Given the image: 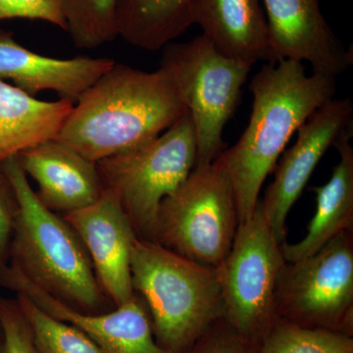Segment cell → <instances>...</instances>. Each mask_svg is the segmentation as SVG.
I'll return each instance as SVG.
<instances>
[{
	"label": "cell",
	"mask_w": 353,
	"mask_h": 353,
	"mask_svg": "<svg viewBox=\"0 0 353 353\" xmlns=\"http://www.w3.org/2000/svg\"><path fill=\"white\" fill-rule=\"evenodd\" d=\"M16 297L31 326L39 353H102L81 330L48 314L28 297Z\"/></svg>",
	"instance_id": "cell-22"
},
{
	"label": "cell",
	"mask_w": 353,
	"mask_h": 353,
	"mask_svg": "<svg viewBox=\"0 0 353 353\" xmlns=\"http://www.w3.org/2000/svg\"><path fill=\"white\" fill-rule=\"evenodd\" d=\"M114 64L109 58L44 57L17 43L11 32L0 31V80L11 81L32 97L51 90L75 104Z\"/></svg>",
	"instance_id": "cell-15"
},
{
	"label": "cell",
	"mask_w": 353,
	"mask_h": 353,
	"mask_svg": "<svg viewBox=\"0 0 353 353\" xmlns=\"http://www.w3.org/2000/svg\"><path fill=\"white\" fill-rule=\"evenodd\" d=\"M259 353H353V339L278 318L259 341Z\"/></svg>",
	"instance_id": "cell-21"
},
{
	"label": "cell",
	"mask_w": 353,
	"mask_h": 353,
	"mask_svg": "<svg viewBox=\"0 0 353 353\" xmlns=\"http://www.w3.org/2000/svg\"><path fill=\"white\" fill-rule=\"evenodd\" d=\"M192 1L120 0L118 37L141 50H163L194 25Z\"/></svg>",
	"instance_id": "cell-19"
},
{
	"label": "cell",
	"mask_w": 353,
	"mask_h": 353,
	"mask_svg": "<svg viewBox=\"0 0 353 353\" xmlns=\"http://www.w3.org/2000/svg\"><path fill=\"white\" fill-rule=\"evenodd\" d=\"M185 111L166 70L115 62L74 104L57 139L97 163L150 143Z\"/></svg>",
	"instance_id": "cell-2"
},
{
	"label": "cell",
	"mask_w": 353,
	"mask_h": 353,
	"mask_svg": "<svg viewBox=\"0 0 353 353\" xmlns=\"http://www.w3.org/2000/svg\"><path fill=\"white\" fill-rule=\"evenodd\" d=\"M131 273L134 292L145 303L158 345L187 353L201 334L224 317L216 269L172 252L155 241L137 239Z\"/></svg>",
	"instance_id": "cell-4"
},
{
	"label": "cell",
	"mask_w": 353,
	"mask_h": 353,
	"mask_svg": "<svg viewBox=\"0 0 353 353\" xmlns=\"http://www.w3.org/2000/svg\"><path fill=\"white\" fill-rule=\"evenodd\" d=\"M71 101H44L0 80V165L57 138L73 109Z\"/></svg>",
	"instance_id": "cell-18"
},
{
	"label": "cell",
	"mask_w": 353,
	"mask_h": 353,
	"mask_svg": "<svg viewBox=\"0 0 353 353\" xmlns=\"http://www.w3.org/2000/svg\"><path fill=\"white\" fill-rule=\"evenodd\" d=\"M352 132L336 143L340 161L333 168L329 182L313 187L317 208L307 234L296 243L282 245L287 262H296L319 252L327 243L345 232L353 231Z\"/></svg>",
	"instance_id": "cell-17"
},
{
	"label": "cell",
	"mask_w": 353,
	"mask_h": 353,
	"mask_svg": "<svg viewBox=\"0 0 353 353\" xmlns=\"http://www.w3.org/2000/svg\"><path fill=\"white\" fill-rule=\"evenodd\" d=\"M0 285L81 330L102 353H170L155 340L148 308L137 294L106 312L85 313L60 303L8 265L0 272Z\"/></svg>",
	"instance_id": "cell-11"
},
{
	"label": "cell",
	"mask_w": 353,
	"mask_h": 353,
	"mask_svg": "<svg viewBox=\"0 0 353 353\" xmlns=\"http://www.w3.org/2000/svg\"><path fill=\"white\" fill-rule=\"evenodd\" d=\"M187 353H259V343L241 336L222 317L201 334Z\"/></svg>",
	"instance_id": "cell-24"
},
{
	"label": "cell",
	"mask_w": 353,
	"mask_h": 353,
	"mask_svg": "<svg viewBox=\"0 0 353 353\" xmlns=\"http://www.w3.org/2000/svg\"><path fill=\"white\" fill-rule=\"evenodd\" d=\"M63 217L82 241L97 281L113 305L131 301L136 296L131 255L138 236L115 194L104 189L94 203Z\"/></svg>",
	"instance_id": "cell-13"
},
{
	"label": "cell",
	"mask_w": 353,
	"mask_h": 353,
	"mask_svg": "<svg viewBox=\"0 0 353 353\" xmlns=\"http://www.w3.org/2000/svg\"><path fill=\"white\" fill-rule=\"evenodd\" d=\"M0 329L6 353H39L31 326L17 297L0 296Z\"/></svg>",
	"instance_id": "cell-23"
},
{
	"label": "cell",
	"mask_w": 353,
	"mask_h": 353,
	"mask_svg": "<svg viewBox=\"0 0 353 353\" xmlns=\"http://www.w3.org/2000/svg\"><path fill=\"white\" fill-rule=\"evenodd\" d=\"M0 168L18 204L8 266L81 312L102 313L115 307L99 285L78 234L63 216L41 203L17 157Z\"/></svg>",
	"instance_id": "cell-3"
},
{
	"label": "cell",
	"mask_w": 353,
	"mask_h": 353,
	"mask_svg": "<svg viewBox=\"0 0 353 353\" xmlns=\"http://www.w3.org/2000/svg\"><path fill=\"white\" fill-rule=\"evenodd\" d=\"M0 353H6V347H4L3 336H2L1 329H0Z\"/></svg>",
	"instance_id": "cell-27"
},
{
	"label": "cell",
	"mask_w": 353,
	"mask_h": 353,
	"mask_svg": "<svg viewBox=\"0 0 353 353\" xmlns=\"http://www.w3.org/2000/svg\"><path fill=\"white\" fill-rule=\"evenodd\" d=\"M239 225L236 194L225 172L214 161L196 165L162 201L155 243L216 268L231 250Z\"/></svg>",
	"instance_id": "cell-7"
},
{
	"label": "cell",
	"mask_w": 353,
	"mask_h": 353,
	"mask_svg": "<svg viewBox=\"0 0 353 353\" xmlns=\"http://www.w3.org/2000/svg\"><path fill=\"white\" fill-rule=\"evenodd\" d=\"M352 232L339 234L311 256L285 263L276 290L279 318L352 336Z\"/></svg>",
	"instance_id": "cell-9"
},
{
	"label": "cell",
	"mask_w": 353,
	"mask_h": 353,
	"mask_svg": "<svg viewBox=\"0 0 353 353\" xmlns=\"http://www.w3.org/2000/svg\"><path fill=\"white\" fill-rule=\"evenodd\" d=\"M265 219L259 201L239 225L231 250L217 267L224 319L248 340L259 343L278 319L276 290L287 261Z\"/></svg>",
	"instance_id": "cell-8"
},
{
	"label": "cell",
	"mask_w": 353,
	"mask_h": 353,
	"mask_svg": "<svg viewBox=\"0 0 353 353\" xmlns=\"http://www.w3.org/2000/svg\"><path fill=\"white\" fill-rule=\"evenodd\" d=\"M350 99H332L318 108L297 130L296 143L276 165L275 178L259 201L265 219L276 239L284 243L287 218L316 166L331 146L352 132Z\"/></svg>",
	"instance_id": "cell-10"
},
{
	"label": "cell",
	"mask_w": 353,
	"mask_h": 353,
	"mask_svg": "<svg viewBox=\"0 0 353 353\" xmlns=\"http://www.w3.org/2000/svg\"><path fill=\"white\" fill-rule=\"evenodd\" d=\"M268 27L271 64L308 62L312 73L336 78L352 65V48H343L323 16L319 0H262Z\"/></svg>",
	"instance_id": "cell-12"
},
{
	"label": "cell",
	"mask_w": 353,
	"mask_h": 353,
	"mask_svg": "<svg viewBox=\"0 0 353 353\" xmlns=\"http://www.w3.org/2000/svg\"><path fill=\"white\" fill-rule=\"evenodd\" d=\"M17 210L12 187L0 168V272L9 263Z\"/></svg>",
	"instance_id": "cell-26"
},
{
	"label": "cell",
	"mask_w": 353,
	"mask_h": 353,
	"mask_svg": "<svg viewBox=\"0 0 353 353\" xmlns=\"http://www.w3.org/2000/svg\"><path fill=\"white\" fill-rule=\"evenodd\" d=\"M120 0H60L67 32L77 48L94 50L118 37Z\"/></svg>",
	"instance_id": "cell-20"
},
{
	"label": "cell",
	"mask_w": 353,
	"mask_h": 353,
	"mask_svg": "<svg viewBox=\"0 0 353 353\" xmlns=\"http://www.w3.org/2000/svg\"><path fill=\"white\" fill-rule=\"evenodd\" d=\"M196 154V131L185 111L150 143L97 162L104 189L117 197L139 240L155 241L162 201L187 180Z\"/></svg>",
	"instance_id": "cell-5"
},
{
	"label": "cell",
	"mask_w": 353,
	"mask_h": 353,
	"mask_svg": "<svg viewBox=\"0 0 353 353\" xmlns=\"http://www.w3.org/2000/svg\"><path fill=\"white\" fill-rule=\"evenodd\" d=\"M39 20L67 32L60 0H0V21Z\"/></svg>",
	"instance_id": "cell-25"
},
{
	"label": "cell",
	"mask_w": 353,
	"mask_h": 353,
	"mask_svg": "<svg viewBox=\"0 0 353 353\" xmlns=\"http://www.w3.org/2000/svg\"><path fill=\"white\" fill-rule=\"evenodd\" d=\"M252 110L239 141L214 162L234 188L241 223L250 219L267 176L306 120L334 99L336 78L312 73L292 60L265 64L250 83Z\"/></svg>",
	"instance_id": "cell-1"
},
{
	"label": "cell",
	"mask_w": 353,
	"mask_h": 353,
	"mask_svg": "<svg viewBox=\"0 0 353 353\" xmlns=\"http://www.w3.org/2000/svg\"><path fill=\"white\" fill-rule=\"evenodd\" d=\"M192 22L223 54L252 66L259 61L271 63L260 0H194Z\"/></svg>",
	"instance_id": "cell-16"
},
{
	"label": "cell",
	"mask_w": 353,
	"mask_h": 353,
	"mask_svg": "<svg viewBox=\"0 0 353 353\" xmlns=\"http://www.w3.org/2000/svg\"><path fill=\"white\" fill-rule=\"evenodd\" d=\"M17 158L38 185L39 201L57 214L88 208L104 192L97 163L57 139L32 146Z\"/></svg>",
	"instance_id": "cell-14"
},
{
	"label": "cell",
	"mask_w": 353,
	"mask_h": 353,
	"mask_svg": "<svg viewBox=\"0 0 353 353\" xmlns=\"http://www.w3.org/2000/svg\"><path fill=\"white\" fill-rule=\"evenodd\" d=\"M166 70L196 131V165L212 163L225 150L223 132L240 102L252 65L223 54L203 34L163 48Z\"/></svg>",
	"instance_id": "cell-6"
}]
</instances>
